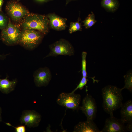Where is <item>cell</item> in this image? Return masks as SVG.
I'll return each mask as SVG.
<instances>
[{"instance_id": "1", "label": "cell", "mask_w": 132, "mask_h": 132, "mask_svg": "<svg viewBox=\"0 0 132 132\" xmlns=\"http://www.w3.org/2000/svg\"><path fill=\"white\" fill-rule=\"evenodd\" d=\"M122 90L116 86L110 85L105 86L102 89V107L104 111L110 116H113L114 111L122 105Z\"/></svg>"}, {"instance_id": "2", "label": "cell", "mask_w": 132, "mask_h": 132, "mask_svg": "<svg viewBox=\"0 0 132 132\" xmlns=\"http://www.w3.org/2000/svg\"><path fill=\"white\" fill-rule=\"evenodd\" d=\"M22 30H37L44 35L49 31V20L46 15L30 13L24 17L20 22Z\"/></svg>"}, {"instance_id": "3", "label": "cell", "mask_w": 132, "mask_h": 132, "mask_svg": "<svg viewBox=\"0 0 132 132\" xmlns=\"http://www.w3.org/2000/svg\"><path fill=\"white\" fill-rule=\"evenodd\" d=\"M44 36L37 30H22L21 31L18 44L27 49L32 50L41 43Z\"/></svg>"}, {"instance_id": "4", "label": "cell", "mask_w": 132, "mask_h": 132, "mask_svg": "<svg viewBox=\"0 0 132 132\" xmlns=\"http://www.w3.org/2000/svg\"><path fill=\"white\" fill-rule=\"evenodd\" d=\"M50 52L44 58L50 56H57L59 55H74L75 51L72 45L68 40L61 38L49 46Z\"/></svg>"}, {"instance_id": "5", "label": "cell", "mask_w": 132, "mask_h": 132, "mask_svg": "<svg viewBox=\"0 0 132 132\" xmlns=\"http://www.w3.org/2000/svg\"><path fill=\"white\" fill-rule=\"evenodd\" d=\"M6 13L9 17L15 22H20L30 13L23 5L14 0H10L5 7Z\"/></svg>"}, {"instance_id": "6", "label": "cell", "mask_w": 132, "mask_h": 132, "mask_svg": "<svg viewBox=\"0 0 132 132\" xmlns=\"http://www.w3.org/2000/svg\"><path fill=\"white\" fill-rule=\"evenodd\" d=\"M21 31L19 26L12 23L9 19L7 26L1 30V39L3 43L7 45L18 44Z\"/></svg>"}, {"instance_id": "7", "label": "cell", "mask_w": 132, "mask_h": 132, "mask_svg": "<svg viewBox=\"0 0 132 132\" xmlns=\"http://www.w3.org/2000/svg\"><path fill=\"white\" fill-rule=\"evenodd\" d=\"M81 101V96L79 94L62 92L58 96L56 102L66 108L78 111L79 110Z\"/></svg>"}, {"instance_id": "8", "label": "cell", "mask_w": 132, "mask_h": 132, "mask_svg": "<svg viewBox=\"0 0 132 132\" xmlns=\"http://www.w3.org/2000/svg\"><path fill=\"white\" fill-rule=\"evenodd\" d=\"M82 106L79 109L82 111L87 119L93 120L96 116L97 107L94 99L90 95L87 94L83 99Z\"/></svg>"}, {"instance_id": "9", "label": "cell", "mask_w": 132, "mask_h": 132, "mask_svg": "<svg viewBox=\"0 0 132 132\" xmlns=\"http://www.w3.org/2000/svg\"><path fill=\"white\" fill-rule=\"evenodd\" d=\"M41 119V115L35 110H26L22 112L20 121L28 127H35L38 126Z\"/></svg>"}, {"instance_id": "10", "label": "cell", "mask_w": 132, "mask_h": 132, "mask_svg": "<svg viewBox=\"0 0 132 132\" xmlns=\"http://www.w3.org/2000/svg\"><path fill=\"white\" fill-rule=\"evenodd\" d=\"M124 123L121 119L113 116H110L105 120L104 127L101 132H124L127 131Z\"/></svg>"}, {"instance_id": "11", "label": "cell", "mask_w": 132, "mask_h": 132, "mask_svg": "<svg viewBox=\"0 0 132 132\" xmlns=\"http://www.w3.org/2000/svg\"><path fill=\"white\" fill-rule=\"evenodd\" d=\"M33 76L36 86H46L50 81L52 76L49 68L47 67L40 68L34 72Z\"/></svg>"}, {"instance_id": "12", "label": "cell", "mask_w": 132, "mask_h": 132, "mask_svg": "<svg viewBox=\"0 0 132 132\" xmlns=\"http://www.w3.org/2000/svg\"><path fill=\"white\" fill-rule=\"evenodd\" d=\"M49 20L50 29L58 31L65 30L67 27V19L62 17L54 13L46 15Z\"/></svg>"}, {"instance_id": "13", "label": "cell", "mask_w": 132, "mask_h": 132, "mask_svg": "<svg viewBox=\"0 0 132 132\" xmlns=\"http://www.w3.org/2000/svg\"><path fill=\"white\" fill-rule=\"evenodd\" d=\"M73 132H101L93 120L87 119L75 126Z\"/></svg>"}, {"instance_id": "14", "label": "cell", "mask_w": 132, "mask_h": 132, "mask_svg": "<svg viewBox=\"0 0 132 132\" xmlns=\"http://www.w3.org/2000/svg\"><path fill=\"white\" fill-rule=\"evenodd\" d=\"M121 119L124 123L132 122V101L130 99L123 104L120 108Z\"/></svg>"}, {"instance_id": "15", "label": "cell", "mask_w": 132, "mask_h": 132, "mask_svg": "<svg viewBox=\"0 0 132 132\" xmlns=\"http://www.w3.org/2000/svg\"><path fill=\"white\" fill-rule=\"evenodd\" d=\"M0 76V91L2 93L6 94L13 91L17 82L16 79L10 81L8 79V76L7 75L5 78L1 79Z\"/></svg>"}, {"instance_id": "16", "label": "cell", "mask_w": 132, "mask_h": 132, "mask_svg": "<svg viewBox=\"0 0 132 132\" xmlns=\"http://www.w3.org/2000/svg\"><path fill=\"white\" fill-rule=\"evenodd\" d=\"M101 4L107 12H115L119 6L117 0H102Z\"/></svg>"}, {"instance_id": "17", "label": "cell", "mask_w": 132, "mask_h": 132, "mask_svg": "<svg viewBox=\"0 0 132 132\" xmlns=\"http://www.w3.org/2000/svg\"><path fill=\"white\" fill-rule=\"evenodd\" d=\"M124 79L125 85L122 88V90L124 89H127L130 92H132V70L128 71L126 74L124 76Z\"/></svg>"}, {"instance_id": "18", "label": "cell", "mask_w": 132, "mask_h": 132, "mask_svg": "<svg viewBox=\"0 0 132 132\" xmlns=\"http://www.w3.org/2000/svg\"><path fill=\"white\" fill-rule=\"evenodd\" d=\"M97 22L95 19V15L92 12L82 22L85 28L88 29L92 26Z\"/></svg>"}, {"instance_id": "19", "label": "cell", "mask_w": 132, "mask_h": 132, "mask_svg": "<svg viewBox=\"0 0 132 132\" xmlns=\"http://www.w3.org/2000/svg\"><path fill=\"white\" fill-rule=\"evenodd\" d=\"M81 19L79 17L77 21L76 22H70L69 28V33L71 34L76 32L82 30L81 23L80 22Z\"/></svg>"}, {"instance_id": "20", "label": "cell", "mask_w": 132, "mask_h": 132, "mask_svg": "<svg viewBox=\"0 0 132 132\" xmlns=\"http://www.w3.org/2000/svg\"><path fill=\"white\" fill-rule=\"evenodd\" d=\"M9 18L7 15L2 11L0 12V29L5 28L8 25Z\"/></svg>"}, {"instance_id": "21", "label": "cell", "mask_w": 132, "mask_h": 132, "mask_svg": "<svg viewBox=\"0 0 132 132\" xmlns=\"http://www.w3.org/2000/svg\"><path fill=\"white\" fill-rule=\"evenodd\" d=\"M87 54V53L83 51L82 53V77H87V73L86 71V57Z\"/></svg>"}, {"instance_id": "22", "label": "cell", "mask_w": 132, "mask_h": 132, "mask_svg": "<svg viewBox=\"0 0 132 132\" xmlns=\"http://www.w3.org/2000/svg\"><path fill=\"white\" fill-rule=\"evenodd\" d=\"M88 81V79L86 77H82L79 84L71 93H74V92L78 89L80 90L82 89L84 86L86 85Z\"/></svg>"}, {"instance_id": "23", "label": "cell", "mask_w": 132, "mask_h": 132, "mask_svg": "<svg viewBox=\"0 0 132 132\" xmlns=\"http://www.w3.org/2000/svg\"><path fill=\"white\" fill-rule=\"evenodd\" d=\"M6 124L8 126H11L15 128V132H25L26 131L25 125H20L16 127L12 126L10 123H6Z\"/></svg>"}, {"instance_id": "24", "label": "cell", "mask_w": 132, "mask_h": 132, "mask_svg": "<svg viewBox=\"0 0 132 132\" xmlns=\"http://www.w3.org/2000/svg\"><path fill=\"white\" fill-rule=\"evenodd\" d=\"M127 124L125 126L126 129L127 131L132 132V122L127 123Z\"/></svg>"}, {"instance_id": "25", "label": "cell", "mask_w": 132, "mask_h": 132, "mask_svg": "<svg viewBox=\"0 0 132 132\" xmlns=\"http://www.w3.org/2000/svg\"><path fill=\"white\" fill-rule=\"evenodd\" d=\"M54 0H35L36 2L39 3L47 2Z\"/></svg>"}, {"instance_id": "26", "label": "cell", "mask_w": 132, "mask_h": 132, "mask_svg": "<svg viewBox=\"0 0 132 132\" xmlns=\"http://www.w3.org/2000/svg\"><path fill=\"white\" fill-rule=\"evenodd\" d=\"M8 55V54L6 55L0 54V59L2 60L6 58V56Z\"/></svg>"}, {"instance_id": "27", "label": "cell", "mask_w": 132, "mask_h": 132, "mask_svg": "<svg viewBox=\"0 0 132 132\" xmlns=\"http://www.w3.org/2000/svg\"><path fill=\"white\" fill-rule=\"evenodd\" d=\"M3 3V0H0V12L2 11V8Z\"/></svg>"}, {"instance_id": "28", "label": "cell", "mask_w": 132, "mask_h": 132, "mask_svg": "<svg viewBox=\"0 0 132 132\" xmlns=\"http://www.w3.org/2000/svg\"><path fill=\"white\" fill-rule=\"evenodd\" d=\"M77 0H66L65 5L67 6L69 3L73 1H75Z\"/></svg>"}, {"instance_id": "29", "label": "cell", "mask_w": 132, "mask_h": 132, "mask_svg": "<svg viewBox=\"0 0 132 132\" xmlns=\"http://www.w3.org/2000/svg\"><path fill=\"white\" fill-rule=\"evenodd\" d=\"M2 109L0 107V122L2 121V118L1 117Z\"/></svg>"}, {"instance_id": "30", "label": "cell", "mask_w": 132, "mask_h": 132, "mask_svg": "<svg viewBox=\"0 0 132 132\" xmlns=\"http://www.w3.org/2000/svg\"><path fill=\"white\" fill-rule=\"evenodd\" d=\"M20 0H17V1H18Z\"/></svg>"}]
</instances>
